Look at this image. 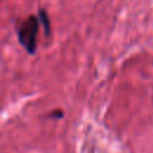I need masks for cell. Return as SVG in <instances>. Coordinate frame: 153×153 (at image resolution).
Instances as JSON below:
<instances>
[{
    "instance_id": "1",
    "label": "cell",
    "mask_w": 153,
    "mask_h": 153,
    "mask_svg": "<svg viewBox=\"0 0 153 153\" xmlns=\"http://www.w3.org/2000/svg\"><path fill=\"white\" fill-rule=\"evenodd\" d=\"M39 24L41 22L36 16H30L23 20L17 29L18 41L30 55H33L37 50V32Z\"/></svg>"
},
{
    "instance_id": "2",
    "label": "cell",
    "mask_w": 153,
    "mask_h": 153,
    "mask_svg": "<svg viewBox=\"0 0 153 153\" xmlns=\"http://www.w3.org/2000/svg\"><path fill=\"white\" fill-rule=\"evenodd\" d=\"M38 19H39L41 24H42L43 27H44V33H45V36H50V32H51L50 19H49L48 13H47L43 8H39V10H38Z\"/></svg>"
},
{
    "instance_id": "3",
    "label": "cell",
    "mask_w": 153,
    "mask_h": 153,
    "mask_svg": "<svg viewBox=\"0 0 153 153\" xmlns=\"http://www.w3.org/2000/svg\"><path fill=\"white\" fill-rule=\"evenodd\" d=\"M48 117H53V118H62L63 117V112L61 111V110H54L53 112H50L49 115H48Z\"/></svg>"
}]
</instances>
